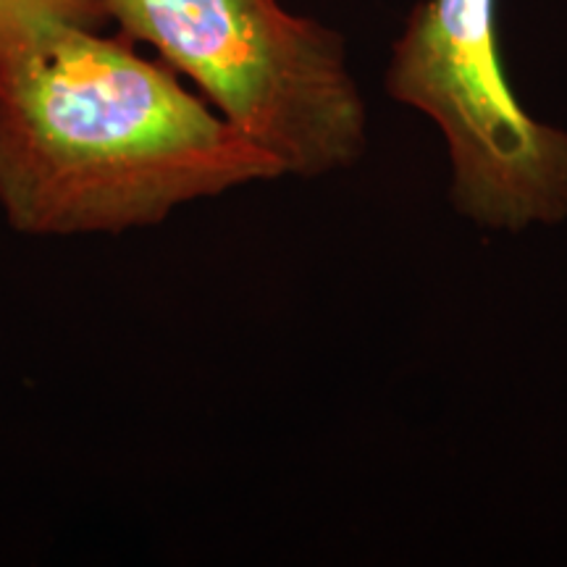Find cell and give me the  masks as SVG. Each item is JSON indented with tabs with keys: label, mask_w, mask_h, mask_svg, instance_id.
Masks as SVG:
<instances>
[{
	"label": "cell",
	"mask_w": 567,
	"mask_h": 567,
	"mask_svg": "<svg viewBox=\"0 0 567 567\" xmlns=\"http://www.w3.org/2000/svg\"><path fill=\"white\" fill-rule=\"evenodd\" d=\"M51 21H80L101 27L105 21L101 0H0V42L38 30Z\"/></svg>",
	"instance_id": "obj_4"
},
{
	"label": "cell",
	"mask_w": 567,
	"mask_h": 567,
	"mask_svg": "<svg viewBox=\"0 0 567 567\" xmlns=\"http://www.w3.org/2000/svg\"><path fill=\"white\" fill-rule=\"evenodd\" d=\"M134 45L200 90L252 145L305 179L360 161L368 111L342 34L279 0H101Z\"/></svg>",
	"instance_id": "obj_2"
},
{
	"label": "cell",
	"mask_w": 567,
	"mask_h": 567,
	"mask_svg": "<svg viewBox=\"0 0 567 567\" xmlns=\"http://www.w3.org/2000/svg\"><path fill=\"white\" fill-rule=\"evenodd\" d=\"M284 168L122 32L0 42V208L17 231L118 234Z\"/></svg>",
	"instance_id": "obj_1"
},
{
	"label": "cell",
	"mask_w": 567,
	"mask_h": 567,
	"mask_svg": "<svg viewBox=\"0 0 567 567\" xmlns=\"http://www.w3.org/2000/svg\"><path fill=\"white\" fill-rule=\"evenodd\" d=\"M386 90L442 132L465 218L494 231L565 221L567 132L517 103L496 0H421L392 48Z\"/></svg>",
	"instance_id": "obj_3"
}]
</instances>
